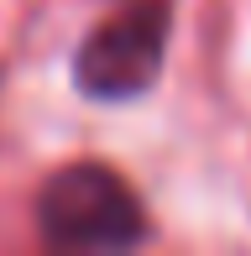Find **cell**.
Segmentation results:
<instances>
[{"mask_svg": "<svg viewBox=\"0 0 251 256\" xmlns=\"http://www.w3.org/2000/svg\"><path fill=\"white\" fill-rule=\"evenodd\" d=\"M173 6L168 0H131L110 21H100L74 58V78L89 100H136L152 89L168 58Z\"/></svg>", "mask_w": 251, "mask_h": 256, "instance_id": "obj_2", "label": "cell"}, {"mask_svg": "<svg viewBox=\"0 0 251 256\" xmlns=\"http://www.w3.org/2000/svg\"><path fill=\"white\" fill-rule=\"evenodd\" d=\"M37 225L52 251H126L146 240V209L105 162H68L42 183Z\"/></svg>", "mask_w": 251, "mask_h": 256, "instance_id": "obj_1", "label": "cell"}]
</instances>
